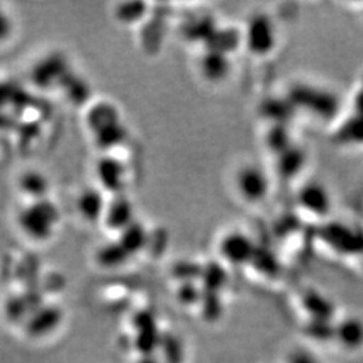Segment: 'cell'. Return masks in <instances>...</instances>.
<instances>
[{
  "instance_id": "cell-1",
  "label": "cell",
  "mask_w": 363,
  "mask_h": 363,
  "mask_svg": "<svg viewBox=\"0 0 363 363\" xmlns=\"http://www.w3.org/2000/svg\"><path fill=\"white\" fill-rule=\"evenodd\" d=\"M18 222L19 229L30 240L45 242L52 238L55 233L61 222V211L49 198L31 201V203L19 213Z\"/></svg>"
},
{
  "instance_id": "cell-2",
  "label": "cell",
  "mask_w": 363,
  "mask_h": 363,
  "mask_svg": "<svg viewBox=\"0 0 363 363\" xmlns=\"http://www.w3.org/2000/svg\"><path fill=\"white\" fill-rule=\"evenodd\" d=\"M235 189L249 203H259L269 193V181L262 169L247 164L238 169L235 175Z\"/></svg>"
},
{
  "instance_id": "cell-3",
  "label": "cell",
  "mask_w": 363,
  "mask_h": 363,
  "mask_svg": "<svg viewBox=\"0 0 363 363\" xmlns=\"http://www.w3.org/2000/svg\"><path fill=\"white\" fill-rule=\"evenodd\" d=\"M220 256L222 259L233 265H242L252 261L256 253V247L247 234L241 232H230L220 238Z\"/></svg>"
},
{
  "instance_id": "cell-4",
  "label": "cell",
  "mask_w": 363,
  "mask_h": 363,
  "mask_svg": "<svg viewBox=\"0 0 363 363\" xmlns=\"http://www.w3.org/2000/svg\"><path fill=\"white\" fill-rule=\"evenodd\" d=\"M96 175L103 189L113 194L121 195L127 184L125 166L112 156H105L97 163Z\"/></svg>"
},
{
  "instance_id": "cell-5",
  "label": "cell",
  "mask_w": 363,
  "mask_h": 363,
  "mask_svg": "<svg viewBox=\"0 0 363 363\" xmlns=\"http://www.w3.org/2000/svg\"><path fill=\"white\" fill-rule=\"evenodd\" d=\"M104 222L108 229L118 234L135 223V208L130 199L123 194L116 195V198L106 206Z\"/></svg>"
},
{
  "instance_id": "cell-6",
  "label": "cell",
  "mask_w": 363,
  "mask_h": 363,
  "mask_svg": "<svg viewBox=\"0 0 363 363\" xmlns=\"http://www.w3.org/2000/svg\"><path fill=\"white\" fill-rule=\"evenodd\" d=\"M106 206L108 202L105 201V195L97 189H85L79 193L76 201L79 216L88 222L104 220Z\"/></svg>"
},
{
  "instance_id": "cell-7",
  "label": "cell",
  "mask_w": 363,
  "mask_h": 363,
  "mask_svg": "<svg viewBox=\"0 0 363 363\" xmlns=\"http://www.w3.org/2000/svg\"><path fill=\"white\" fill-rule=\"evenodd\" d=\"M273 30L268 19L255 16L247 30V45L250 52L256 54L268 52L273 46Z\"/></svg>"
},
{
  "instance_id": "cell-8",
  "label": "cell",
  "mask_w": 363,
  "mask_h": 363,
  "mask_svg": "<svg viewBox=\"0 0 363 363\" xmlns=\"http://www.w3.org/2000/svg\"><path fill=\"white\" fill-rule=\"evenodd\" d=\"M198 66L202 77L208 79V82H220L228 77L230 72L228 54L210 49L202 54Z\"/></svg>"
},
{
  "instance_id": "cell-9",
  "label": "cell",
  "mask_w": 363,
  "mask_h": 363,
  "mask_svg": "<svg viewBox=\"0 0 363 363\" xmlns=\"http://www.w3.org/2000/svg\"><path fill=\"white\" fill-rule=\"evenodd\" d=\"M34 79L38 85L48 86L54 82L62 81L67 74V65L65 60L58 55H52L45 60H42L34 67Z\"/></svg>"
},
{
  "instance_id": "cell-10",
  "label": "cell",
  "mask_w": 363,
  "mask_h": 363,
  "mask_svg": "<svg viewBox=\"0 0 363 363\" xmlns=\"http://www.w3.org/2000/svg\"><path fill=\"white\" fill-rule=\"evenodd\" d=\"M19 190L23 194L33 198V201H39L48 198L50 190L49 178L37 169H30L19 178Z\"/></svg>"
},
{
  "instance_id": "cell-11",
  "label": "cell",
  "mask_w": 363,
  "mask_h": 363,
  "mask_svg": "<svg viewBox=\"0 0 363 363\" xmlns=\"http://www.w3.org/2000/svg\"><path fill=\"white\" fill-rule=\"evenodd\" d=\"M61 322V312L54 307H46L37 312L28 323V331L31 335L42 337L55 330Z\"/></svg>"
},
{
  "instance_id": "cell-12",
  "label": "cell",
  "mask_w": 363,
  "mask_h": 363,
  "mask_svg": "<svg viewBox=\"0 0 363 363\" xmlns=\"http://www.w3.org/2000/svg\"><path fill=\"white\" fill-rule=\"evenodd\" d=\"M125 139H127V130L121 124V121H116L94 132V140L103 150H111L113 147H117Z\"/></svg>"
},
{
  "instance_id": "cell-13",
  "label": "cell",
  "mask_w": 363,
  "mask_h": 363,
  "mask_svg": "<svg viewBox=\"0 0 363 363\" xmlns=\"http://www.w3.org/2000/svg\"><path fill=\"white\" fill-rule=\"evenodd\" d=\"M147 242V232L143 225L135 222L130 228H127L124 232L120 233L118 244L125 249L128 255H135L140 252Z\"/></svg>"
},
{
  "instance_id": "cell-14",
  "label": "cell",
  "mask_w": 363,
  "mask_h": 363,
  "mask_svg": "<svg viewBox=\"0 0 363 363\" xmlns=\"http://www.w3.org/2000/svg\"><path fill=\"white\" fill-rule=\"evenodd\" d=\"M116 121H120L116 108L112 105L105 104V103L96 105L88 115V123L94 132L104 128L109 124H113Z\"/></svg>"
},
{
  "instance_id": "cell-15",
  "label": "cell",
  "mask_w": 363,
  "mask_h": 363,
  "mask_svg": "<svg viewBox=\"0 0 363 363\" xmlns=\"http://www.w3.org/2000/svg\"><path fill=\"white\" fill-rule=\"evenodd\" d=\"M97 257L103 267L113 268V267H120L121 264H124L127 259H130V255L125 252L124 247L118 244V241H116V242L106 244L101 247Z\"/></svg>"
},
{
  "instance_id": "cell-16",
  "label": "cell",
  "mask_w": 363,
  "mask_h": 363,
  "mask_svg": "<svg viewBox=\"0 0 363 363\" xmlns=\"http://www.w3.org/2000/svg\"><path fill=\"white\" fill-rule=\"evenodd\" d=\"M147 13V4L140 1H130V3H121L117 6L116 15L117 21L125 25L136 23L139 22Z\"/></svg>"
},
{
  "instance_id": "cell-17",
  "label": "cell",
  "mask_w": 363,
  "mask_h": 363,
  "mask_svg": "<svg viewBox=\"0 0 363 363\" xmlns=\"http://www.w3.org/2000/svg\"><path fill=\"white\" fill-rule=\"evenodd\" d=\"M216 31H217V28L214 27V23H211V21H208V19L194 21L193 23H190L184 30V33H186V35L189 37V39H191V40L202 39L206 43H208V40L213 38Z\"/></svg>"
},
{
  "instance_id": "cell-18",
  "label": "cell",
  "mask_w": 363,
  "mask_h": 363,
  "mask_svg": "<svg viewBox=\"0 0 363 363\" xmlns=\"http://www.w3.org/2000/svg\"><path fill=\"white\" fill-rule=\"evenodd\" d=\"M13 33V21L0 6V42L6 40Z\"/></svg>"
},
{
  "instance_id": "cell-19",
  "label": "cell",
  "mask_w": 363,
  "mask_h": 363,
  "mask_svg": "<svg viewBox=\"0 0 363 363\" xmlns=\"http://www.w3.org/2000/svg\"><path fill=\"white\" fill-rule=\"evenodd\" d=\"M198 298H199V292L196 291L194 284H191V283L184 284V286H182L181 289H179V298H181L183 303H186V304L195 303V301L198 300Z\"/></svg>"
},
{
  "instance_id": "cell-20",
  "label": "cell",
  "mask_w": 363,
  "mask_h": 363,
  "mask_svg": "<svg viewBox=\"0 0 363 363\" xmlns=\"http://www.w3.org/2000/svg\"><path fill=\"white\" fill-rule=\"evenodd\" d=\"M4 91H6L4 85H0V105L6 101V97H7V94L4 93Z\"/></svg>"
}]
</instances>
